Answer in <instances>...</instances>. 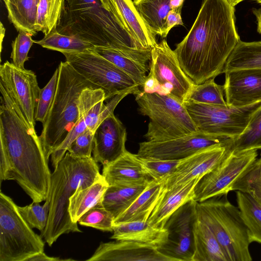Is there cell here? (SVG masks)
<instances>
[{"instance_id":"obj_8","label":"cell","mask_w":261,"mask_h":261,"mask_svg":"<svg viewBox=\"0 0 261 261\" xmlns=\"http://www.w3.org/2000/svg\"><path fill=\"white\" fill-rule=\"evenodd\" d=\"M44 243L20 214L17 205L0 193V261H27L44 251Z\"/></svg>"},{"instance_id":"obj_22","label":"cell","mask_w":261,"mask_h":261,"mask_svg":"<svg viewBox=\"0 0 261 261\" xmlns=\"http://www.w3.org/2000/svg\"><path fill=\"white\" fill-rule=\"evenodd\" d=\"M102 175L109 185H144L152 180L140 158L127 150L115 161L103 165Z\"/></svg>"},{"instance_id":"obj_12","label":"cell","mask_w":261,"mask_h":261,"mask_svg":"<svg viewBox=\"0 0 261 261\" xmlns=\"http://www.w3.org/2000/svg\"><path fill=\"white\" fill-rule=\"evenodd\" d=\"M147 76L158 85V93L170 95L181 103L194 84L181 69L174 51L165 39L151 49Z\"/></svg>"},{"instance_id":"obj_33","label":"cell","mask_w":261,"mask_h":261,"mask_svg":"<svg viewBox=\"0 0 261 261\" xmlns=\"http://www.w3.org/2000/svg\"><path fill=\"white\" fill-rule=\"evenodd\" d=\"M42 47L64 53L83 51L92 48L90 42L74 36L61 33L57 30L50 32L41 40L34 41Z\"/></svg>"},{"instance_id":"obj_4","label":"cell","mask_w":261,"mask_h":261,"mask_svg":"<svg viewBox=\"0 0 261 261\" xmlns=\"http://www.w3.org/2000/svg\"><path fill=\"white\" fill-rule=\"evenodd\" d=\"M57 31L74 36L94 46L118 49L142 48L100 0H66Z\"/></svg>"},{"instance_id":"obj_28","label":"cell","mask_w":261,"mask_h":261,"mask_svg":"<svg viewBox=\"0 0 261 261\" xmlns=\"http://www.w3.org/2000/svg\"><path fill=\"white\" fill-rule=\"evenodd\" d=\"M147 184L109 185L100 203L116 219L129 207Z\"/></svg>"},{"instance_id":"obj_43","label":"cell","mask_w":261,"mask_h":261,"mask_svg":"<svg viewBox=\"0 0 261 261\" xmlns=\"http://www.w3.org/2000/svg\"><path fill=\"white\" fill-rule=\"evenodd\" d=\"M94 133L88 128L69 145L67 151L72 156L87 158L91 156Z\"/></svg>"},{"instance_id":"obj_6","label":"cell","mask_w":261,"mask_h":261,"mask_svg":"<svg viewBox=\"0 0 261 261\" xmlns=\"http://www.w3.org/2000/svg\"><path fill=\"white\" fill-rule=\"evenodd\" d=\"M227 194L197 202L196 213L210 227L228 261H251L247 228Z\"/></svg>"},{"instance_id":"obj_5","label":"cell","mask_w":261,"mask_h":261,"mask_svg":"<svg viewBox=\"0 0 261 261\" xmlns=\"http://www.w3.org/2000/svg\"><path fill=\"white\" fill-rule=\"evenodd\" d=\"M55 96L39 136L48 161L52 152L65 140L79 117V102L82 91L98 88L79 74L66 61H61Z\"/></svg>"},{"instance_id":"obj_11","label":"cell","mask_w":261,"mask_h":261,"mask_svg":"<svg viewBox=\"0 0 261 261\" xmlns=\"http://www.w3.org/2000/svg\"><path fill=\"white\" fill-rule=\"evenodd\" d=\"M257 150L230 149L223 160L204 175L195 188L194 200L201 202L228 194L257 160Z\"/></svg>"},{"instance_id":"obj_40","label":"cell","mask_w":261,"mask_h":261,"mask_svg":"<svg viewBox=\"0 0 261 261\" xmlns=\"http://www.w3.org/2000/svg\"><path fill=\"white\" fill-rule=\"evenodd\" d=\"M59 73V68L57 67L47 84L40 90L35 119L42 124L45 121L55 96Z\"/></svg>"},{"instance_id":"obj_44","label":"cell","mask_w":261,"mask_h":261,"mask_svg":"<svg viewBox=\"0 0 261 261\" xmlns=\"http://www.w3.org/2000/svg\"><path fill=\"white\" fill-rule=\"evenodd\" d=\"M180 11L171 10L166 17L164 38H166L173 27L184 24Z\"/></svg>"},{"instance_id":"obj_1","label":"cell","mask_w":261,"mask_h":261,"mask_svg":"<svg viewBox=\"0 0 261 261\" xmlns=\"http://www.w3.org/2000/svg\"><path fill=\"white\" fill-rule=\"evenodd\" d=\"M234 7L227 0H203L188 34L174 50L181 69L194 84L223 73L240 40Z\"/></svg>"},{"instance_id":"obj_25","label":"cell","mask_w":261,"mask_h":261,"mask_svg":"<svg viewBox=\"0 0 261 261\" xmlns=\"http://www.w3.org/2000/svg\"><path fill=\"white\" fill-rule=\"evenodd\" d=\"M193 237L192 261H228L213 231L197 213Z\"/></svg>"},{"instance_id":"obj_46","label":"cell","mask_w":261,"mask_h":261,"mask_svg":"<svg viewBox=\"0 0 261 261\" xmlns=\"http://www.w3.org/2000/svg\"><path fill=\"white\" fill-rule=\"evenodd\" d=\"M185 0H170L171 10L181 11Z\"/></svg>"},{"instance_id":"obj_13","label":"cell","mask_w":261,"mask_h":261,"mask_svg":"<svg viewBox=\"0 0 261 261\" xmlns=\"http://www.w3.org/2000/svg\"><path fill=\"white\" fill-rule=\"evenodd\" d=\"M232 139L200 131L163 141H144L139 144V158L181 160L208 147L232 145Z\"/></svg>"},{"instance_id":"obj_29","label":"cell","mask_w":261,"mask_h":261,"mask_svg":"<svg viewBox=\"0 0 261 261\" xmlns=\"http://www.w3.org/2000/svg\"><path fill=\"white\" fill-rule=\"evenodd\" d=\"M10 22L15 29L34 36L40 0H3Z\"/></svg>"},{"instance_id":"obj_17","label":"cell","mask_w":261,"mask_h":261,"mask_svg":"<svg viewBox=\"0 0 261 261\" xmlns=\"http://www.w3.org/2000/svg\"><path fill=\"white\" fill-rule=\"evenodd\" d=\"M126 128L114 114L106 118L94 134L92 153L96 162L102 165L121 156L127 150Z\"/></svg>"},{"instance_id":"obj_27","label":"cell","mask_w":261,"mask_h":261,"mask_svg":"<svg viewBox=\"0 0 261 261\" xmlns=\"http://www.w3.org/2000/svg\"><path fill=\"white\" fill-rule=\"evenodd\" d=\"M109 185L101 175L89 186H80L69 199L68 212L71 221L77 223L81 217L100 202Z\"/></svg>"},{"instance_id":"obj_49","label":"cell","mask_w":261,"mask_h":261,"mask_svg":"<svg viewBox=\"0 0 261 261\" xmlns=\"http://www.w3.org/2000/svg\"><path fill=\"white\" fill-rule=\"evenodd\" d=\"M228 2L233 7L245 0H227Z\"/></svg>"},{"instance_id":"obj_9","label":"cell","mask_w":261,"mask_h":261,"mask_svg":"<svg viewBox=\"0 0 261 261\" xmlns=\"http://www.w3.org/2000/svg\"><path fill=\"white\" fill-rule=\"evenodd\" d=\"M184 104L197 130L236 139L246 129L261 101L251 105L234 108L185 101Z\"/></svg>"},{"instance_id":"obj_18","label":"cell","mask_w":261,"mask_h":261,"mask_svg":"<svg viewBox=\"0 0 261 261\" xmlns=\"http://www.w3.org/2000/svg\"><path fill=\"white\" fill-rule=\"evenodd\" d=\"M224 73L223 86L228 106L241 108L261 101V70H238Z\"/></svg>"},{"instance_id":"obj_34","label":"cell","mask_w":261,"mask_h":261,"mask_svg":"<svg viewBox=\"0 0 261 261\" xmlns=\"http://www.w3.org/2000/svg\"><path fill=\"white\" fill-rule=\"evenodd\" d=\"M65 5L66 0H40L36 22L37 32L45 35L57 30Z\"/></svg>"},{"instance_id":"obj_45","label":"cell","mask_w":261,"mask_h":261,"mask_svg":"<svg viewBox=\"0 0 261 261\" xmlns=\"http://www.w3.org/2000/svg\"><path fill=\"white\" fill-rule=\"evenodd\" d=\"M71 259H61L60 257L47 255L43 251L40 252L28 259L27 261H61L72 260Z\"/></svg>"},{"instance_id":"obj_15","label":"cell","mask_w":261,"mask_h":261,"mask_svg":"<svg viewBox=\"0 0 261 261\" xmlns=\"http://www.w3.org/2000/svg\"><path fill=\"white\" fill-rule=\"evenodd\" d=\"M0 84L18 106L31 127L35 129V113L41 90L35 72L19 69L7 61L0 66Z\"/></svg>"},{"instance_id":"obj_2","label":"cell","mask_w":261,"mask_h":261,"mask_svg":"<svg viewBox=\"0 0 261 261\" xmlns=\"http://www.w3.org/2000/svg\"><path fill=\"white\" fill-rule=\"evenodd\" d=\"M0 151L10 165L7 180L17 182L33 202L47 197L51 173L39 136L0 84Z\"/></svg>"},{"instance_id":"obj_38","label":"cell","mask_w":261,"mask_h":261,"mask_svg":"<svg viewBox=\"0 0 261 261\" xmlns=\"http://www.w3.org/2000/svg\"><path fill=\"white\" fill-rule=\"evenodd\" d=\"M114 220L112 214L102 206L100 201L84 214L78 222L83 226L112 232Z\"/></svg>"},{"instance_id":"obj_21","label":"cell","mask_w":261,"mask_h":261,"mask_svg":"<svg viewBox=\"0 0 261 261\" xmlns=\"http://www.w3.org/2000/svg\"><path fill=\"white\" fill-rule=\"evenodd\" d=\"M91 49L124 71L139 87L143 86L150 70V48L118 49L94 46Z\"/></svg>"},{"instance_id":"obj_50","label":"cell","mask_w":261,"mask_h":261,"mask_svg":"<svg viewBox=\"0 0 261 261\" xmlns=\"http://www.w3.org/2000/svg\"><path fill=\"white\" fill-rule=\"evenodd\" d=\"M256 2H257L258 4L261 5V0H255Z\"/></svg>"},{"instance_id":"obj_3","label":"cell","mask_w":261,"mask_h":261,"mask_svg":"<svg viewBox=\"0 0 261 261\" xmlns=\"http://www.w3.org/2000/svg\"><path fill=\"white\" fill-rule=\"evenodd\" d=\"M101 174L93 158H77L68 151L51 174L48 194V221L41 237L51 246L63 234L81 232L77 223L70 218L69 199L80 186H89Z\"/></svg>"},{"instance_id":"obj_24","label":"cell","mask_w":261,"mask_h":261,"mask_svg":"<svg viewBox=\"0 0 261 261\" xmlns=\"http://www.w3.org/2000/svg\"><path fill=\"white\" fill-rule=\"evenodd\" d=\"M112 232V239L133 241L157 249L167 242L168 234L165 227L153 226L147 221L114 224Z\"/></svg>"},{"instance_id":"obj_35","label":"cell","mask_w":261,"mask_h":261,"mask_svg":"<svg viewBox=\"0 0 261 261\" xmlns=\"http://www.w3.org/2000/svg\"><path fill=\"white\" fill-rule=\"evenodd\" d=\"M223 85L211 79L200 84H194L185 101L219 106H228L224 98Z\"/></svg>"},{"instance_id":"obj_48","label":"cell","mask_w":261,"mask_h":261,"mask_svg":"<svg viewBox=\"0 0 261 261\" xmlns=\"http://www.w3.org/2000/svg\"><path fill=\"white\" fill-rule=\"evenodd\" d=\"M6 29L2 22L0 24V40H1V50L2 49V43L5 35Z\"/></svg>"},{"instance_id":"obj_26","label":"cell","mask_w":261,"mask_h":261,"mask_svg":"<svg viewBox=\"0 0 261 261\" xmlns=\"http://www.w3.org/2000/svg\"><path fill=\"white\" fill-rule=\"evenodd\" d=\"M162 191V181L151 180L129 207L115 219L114 224L147 221L160 198Z\"/></svg>"},{"instance_id":"obj_20","label":"cell","mask_w":261,"mask_h":261,"mask_svg":"<svg viewBox=\"0 0 261 261\" xmlns=\"http://www.w3.org/2000/svg\"><path fill=\"white\" fill-rule=\"evenodd\" d=\"M143 48L151 49L156 43V35L151 31L136 8L133 0H100Z\"/></svg>"},{"instance_id":"obj_41","label":"cell","mask_w":261,"mask_h":261,"mask_svg":"<svg viewBox=\"0 0 261 261\" xmlns=\"http://www.w3.org/2000/svg\"><path fill=\"white\" fill-rule=\"evenodd\" d=\"M143 166L152 179L162 181L176 169L181 160L140 158Z\"/></svg>"},{"instance_id":"obj_7","label":"cell","mask_w":261,"mask_h":261,"mask_svg":"<svg viewBox=\"0 0 261 261\" xmlns=\"http://www.w3.org/2000/svg\"><path fill=\"white\" fill-rule=\"evenodd\" d=\"M135 96L139 112L150 119L147 141H166L198 131L184 103L175 98L143 91Z\"/></svg>"},{"instance_id":"obj_36","label":"cell","mask_w":261,"mask_h":261,"mask_svg":"<svg viewBox=\"0 0 261 261\" xmlns=\"http://www.w3.org/2000/svg\"><path fill=\"white\" fill-rule=\"evenodd\" d=\"M230 149L261 150V107L253 114L244 133L232 140Z\"/></svg>"},{"instance_id":"obj_23","label":"cell","mask_w":261,"mask_h":261,"mask_svg":"<svg viewBox=\"0 0 261 261\" xmlns=\"http://www.w3.org/2000/svg\"><path fill=\"white\" fill-rule=\"evenodd\" d=\"M201 178H196L186 184L163 190L160 198L147 221L151 225L164 228L171 216L180 207L194 199L195 188Z\"/></svg>"},{"instance_id":"obj_31","label":"cell","mask_w":261,"mask_h":261,"mask_svg":"<svg viewBox=\"0 0 261 261\" xmlns=\"http://www.w3.org/2000/svg\"><path fill=\"white\" fill-rule=\"evenodd\" d=\"M143 19L155 35L164 38L166 17L170 7V0H133Z\"/></svg>"},{"instance_id":"obj_37","label":"cell","mask_w":261,"mask_h":261,"mask_svg":"<svg viewBox=\"0 0 261 261\" xmlns=\"http://www.w3.org/2000/svg\"><path fill=\"white\" fill-rule=\"evenodd\" d=\"M232 191L248 193L261 204V154L248 171L234 185Z\"/></svg>"},{"instance_id":"obj_47","label":"cell","mask_w":261,"mask_h":261,"mask_svg":"<svg viewBox=\"0 0 261 261\" xmlns=\"http://www.w3.org/2000/svg\"><path fill=\"white\" fill-rule=\"evenodd\" d=\"M252 12L255 16L256 18L257 24V32L261 34V9H257L255 8H253L252 9Z\"/></svg>"},{"instance_id":"obj_14","label":"cell","mask_w":261,"mask_h":261,"mask_svg":"<svg viewBox=\"0 0 261 261\" xmlns=\"http://www.w3.org/2000/svg\"><path fill=\"white\" fill-rule=\"evenodd\" d=\"M197 203L194 199L189 201L174 212L165 225L168 240L158 250L174 261H192Z\"/></svg>"},{"instance_id":"obj_32","label":"cell","mask_w":261,"mask_h":261,"mask_svg":"<svg viewBox=\"0 0 261 261\" xmlns=\"http://www.w3.org/2000/svg\"><path fill=\"white\" fill-rule=\"evenodd\" d=\"M237 201L249 241L261 244V204L250 194L237 191Z\"/></svg>"},{"instance_id":"obj_19","label":"cell","mask_w":261,"mask_h":261,"mask_svg":"<svg viewBox=\"0 0 261 261\" xmlns=\"http://www.w3.org/2000/svg\"><path fill=\"white\" fill-rule=\"evenodd\" d=\"M87 260L174 261L155 247L124 240L101 243Z\"/></svg>"},{"instance_id":"obj_16","label":"cell","mask_w":261,"mask_h":261,"mask_svg":"<svg viewBox=\"0 0 261 261\" xmlns=\"http://www.w3.org/2000/svg\"><path fill=\"white\" fill-rule=\"evenodd\" d=\"M231 146L208 147L181 159L175 170L162 181L163 190L186 184L196 178H202L223 160Z\"/></svg>"},{"instance_id":"obj_42","label":"cell","mask_w":261,"mask_h":261,"mask_svg":"<svg viewBox=\"0 0 261 261\" xmlns=\"http://www.w3.org/2000/svg\"><path fill=\"white\" fill-rule=\"evenodd\" d=\"M32 36L29 33L20 31L12 42L10 58L12 64L19 69H25L24 63L29 59L28 54L34 43Z\"/></svg>"},{"instance_id":"obj_10","label":"cell","mask_w":261,"mask_h":261,"mask_svg":"<svg viewBox=\"0 0 261 261\" xmlns=\"http://www.w3.org/2000/svg\"><path fill=\"white\" fill-rule=\"evenodd\" d=\"M63 54L66 61L79 74L104 91L106 100L125 91L141 92L139 86L129 75L91 48Z\"/></svg>"},{"instance_id":"obj_39","label":"cell","mask_w":261,"mask_h":261,"mask_svg":"<svg viewBox=\"0 0 261 261\" xmlns=\"http://www.w3.org/2000/svg\"><path fill=\"white\" fill-rule=\"evenodd\" d=\"M17 208L22 217L31 228H37L41 232L44 229L48 218L49 201L46 200L42 205L40 204V202L33 201L25 206L17 205Z\"/></svg>"},{"instance_id":"obj_30","label":"cell","mask_w":261,"mask_h":261,"mask_svg":"<svg viewBox=\"0 0 261 261\" xmlns=\"http://www.w3.org/2000/svg\"><path fill=\"white\" fill-rule=\"evenodd\" d=\"M244 69L261 70V41L240 40L229 56L223 73Z\"/></svg>"}]
</instances>
